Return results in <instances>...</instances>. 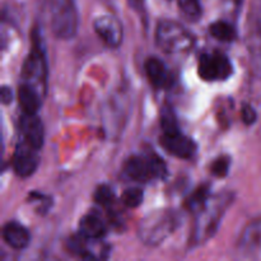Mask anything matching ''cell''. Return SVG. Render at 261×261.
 Returning a JSON list of instances; mask_svg holds the SVG:
<instances>
[{"instance_id":"10","label":"cell","mask_w":261,"mask_h":261,"mask_svg":"<svg viewBox=\"0 0 261 261\" xmlns=\"http://www.w3.org/2000/svg\"><path fill=\"white\" fill-rule=\"evenodd\" d=\"M98 37L110 47H119L124 38V30L120 20L114 15H101L93 23Z\"/></svg>"},{"instance_id":"11","label":"cell","mask_w":261,"mask_h":261,"mask_svg":"<svg viewBox=\"0 0 261 261\" xmlns=\"http://www.w3.org/2000/svg\"><path fill=\"white\" fill-rule=\"evenodd\" d=\"M20 132L24 142L35 149H41L45 140L43 124L37 114H23L20 117Z\"/></svg>"},{"instance_id":"22","label":"cell","mask_w":261,"mask_h":261,"mask_svg":"<svg viewBox=\"0 0 261 261\" xmlns=\"http://www.w3.org/2000/svg\"><path fill=\"white\" fill-rule=\"evenodd\" d=\"M93 198L98 205L109 206L114 201V193L109 185H99L94 191Z\"/></svg>"},{"instance_id":"4","label":"cell","mask_w":261,"mask_h":261,"mask_svg":"<svg viewBox=\"0 0 261 261\" xmlns=\"http://www.w3.org/2000/svg\"><path fill=\"white\" fill-rule=\"evenodd\" d=\"M155 42L167 54H182L191 48L194 36L185 27L173 20H162L157 25Z\"/></svg>"},{"instance_id":"14","label":"cell","mask_w":261,"mask_h":261,"mask_svg":"<svg viewBox=\"0 0 261 261\" xmlns=\"http://www.w3.org/2000/svg\"><path fill=\"white\" fill-rule=\"evenodd\" d=\"M18 99L23 114H37L42 103V94L38 88L22 82L18 89Z\"/></svg>"},{"instance_id":"25","label":"cell","mask_w":261,"mask_h":261,"mask_svg":"<svg viewBox=\"0 0 261 261\" xmlns=\"http://www.w3.org/2000/svg\"><path fill=\"white\" fill-rule=\"evenodd\" d=\"M0 96H2V102L4 105H8L12 102L13 99V92L8 86H3L2 91H0Z\"/></svg>"},{"instance_id":"12","label":"cell","mask_w":261,"mask_h":261,"mask_svg":"<svg viewBox=\"0 0 261 261\" xmlns=\"http://www.w3.org/2000/svg\"><path fill=\"white\" fill-rule=\"evenodd\" d=\"M145 74L155 88H167L172 84V74L166 64L157 58H149L145 61Z\"/></svg>"},{"instance_id":"13","label":"cell","mask_w":261,"mask_h":261,"mask_svg":"<svg viewBox=\"0 0 261 261\" xmlns=\"http://www.w3.org/2000/svg\"><path fill=\"white\" fill-rule=\"evenodd\" d=\"M239 250L245 255H254L261 250V219L251 222L242 232Z\"/></svg>"},{"instance_id":"7","label":"cell","mask_w":261,"mask_h":261,"mask_svg":"<svg viewBox=\"0 0 261 261\" xmlns=\"http://www.w3.org/2000/svg\"><path fill=\"white\" fill-rule=\"evenodd\" d=\"M198 71L203 81H224L232 75L233 65L224 54L219 53V51H212V53H205L200 56Z\"/></svg>"},{"instance_id":"2","label":"cell","mask_w":261,"mask_h":261,"mask_svg":"<svg viewBox=\"0 0 261 261\" xmlns=\"http://www.w3.org/2000/svg\"><path fill=\"white\" fill-rule=\"evenodd\" d=\"M180 214L175 211H157L142 219L138 234L142 242L149 246H157L170 237L180 224Z\"/></svg>"},{"instance_id":"6","label":"cell","mask_w":261,"mask_h":261,"mask_svg":"<svg viewBox=\"0 0 261 261\" xmlns=\"http://www.w3.org/2000/svg\"><path fill=\"white\" fill-rule=\"evenodd\" d=\"M46 78H47V64L43 53L42 43L37 32H33L32 50L25 59L22 69V82L36 87L45 92Z\"/></svg>"},{"instance_id":"23","label":"cell","mask_w":261,"mask_h":261,"mask_svg":"<svg viewBox=\"0 0 261 261\" xmlns=\"http://www.w3.org/2000/svg\"><path fill=\"white\" fill-rule=\"evenodd\" d=\"M229 167H231V158L228 155H222L212 166V172L217 177H224L228 173Z\"/></svg>"},{"instance_id":"15","label":"cell","mask_w":261,"mask_h":261,"mask_svg":"<svg viewBox=\"0 0 261 261\" xmlns=\"http://www.w3.org/2000/svg\"><path fill=\"white\" fill-rule=\"evenodd\" d=\"M3 239L8 246L15 250H22L30 245L31 237L27 229L17 222H9L3 228Z\"/></svg>"},{"instance_id":"16","label":"cell","mask_w":261,"mask_h":261,"mask_svg":"<svg viewBox=\"0 0 261 261\" xmlns=\"http://www.w3.org/2000/svg\"><path fill=\"white\" fill-rule=\"evenodd\" d=\"M79 233L91 241L101 240L106 234V224L98 214L89 213L79 222Z\"/></svg>"},{"instance_id":"21","label":"cell","mask_w":261,"mask_h":261,"mask_svg":"<svg viewBox=\"0 0 261 261\" xmlns=\"http://www.w3.org/2000/svg\"><path fill=\"white\" fill-rule=\"evenodd\" d=\"M143 199H144V193L142 189L130 188L124 191L121 200L127 208H138L143 203Z\"/></svg>"},{"instance_id":"18","label":"cell","mask_w":261,"mask_h":261,"mask_svg":"<svg viewBox=\"0 0 261 261\" xmlns=\"http://www.w3.org/2000/svg\"><path fill=\"white\" fill-rule=\"evenodd\" d=\"M209 32L213 37L219 41H223V42H231V41L236 40V30L231 23L226 22V20H217V22L212 23L209 27Z\"/></svg>"},{"instance_id":"24","label":"cell","mask_w":261,"mask_h":261,"mask_svg":"<svg viewBox=\"0 0 261 261\" xmlns=\"http://www.w3.org/2000/svg\"><path fill=\"white\" fill-rule=\"evenodd\" d=\"M241 117L242 121L245 122L246 125H252L255 121H256V111L254 110V107L249 103H244L242 105V110H241Z\"/></svg>"},{"instance_id":"1","label":"cell","mask_w":261,"mask_h":261,"mask_svg":"<svg viewBox=\"0 0 261 261\" xmlns=\"http://www.w3.org/2000/svg\"><path fill=\"white\" fill-rule=\"evenodd\" d=\"M233 201V194L222 193L209 199L208 204L196 214V222L191 234V245L199 246L205 244L216 234L222 218Z\"/></svg>"},{"instance_id":"5","label":"cell","mask_w":261,"mask_h":261,"mask_svg":"<svg viewBox=\"0 0 261 261\" xmlns=\"http://www.w3.org/2000/svg\"><path fill=\"white\" fill-rule=\"evenodd\" d=\"M51 28L60 40H70L79 25L78 12L73 0H50Z\"/></svg>"},{"instance_id":"9","label":"cell","mask_w":261,"mask_h":261,"mask_svg":"<svg viewBox=\"0 0 261 261\" xmlns=\"http://www.w3.org/2000/svg\"><path fill=\"white\" fill-rule=\"evenodd\" d=\"M38 165L40 157L37 154V149L25 142L18 145L13 155V170L17 176L22 178L30 177L36 172Z\"/></svg>"},{"instance_id":"26","label":"cell","mask_w":261,"mask_h":261,"mask_svg":"<svg viewBox=\"0 0 261 261\" xmlns=\"http://www.w3.org/2000/svg\"><path fill=\"white\" fill-rule=\"evenodd\" d=\"M232 2H233V3H234V4H237V5H241L242 0H232Z\"/></svg>"},{"instance_id":"8","label":"cell","mask_w":261,"mask_h":261,"mask_svg":"<svg viewBox=\"0 0 261 261\" xmlns=\"http://www.w3.org/2000/svg\"><path fill=\"white\" fill-rule=\"evenodd\" d=\"M161 144L170 154L181 158V160H189V158L194 157V154L196 153L195 142L182 134L180 127L163 132L162 137H161Z\"/></svg>"},{"instance_id":"3","label":"cell","mask_w":261,"mask_h":261,"mask_svg":"<svg viewBox=\"0 0 261 261\" xmlns=\"http://www.w3.org/2000/svg\"><path fill=\"white\" fill-rule=\"evenodd\" d=\"M124 175L138 182H148L153 178H165L167 176L166 162L157 153L133 155L125 162Z\"/></svg>"},{"instance_id":"20","label":"cell","mask_w":261,"mask_h":261,"mask_svg":"<svg viewBox=\"0 0 261 261\" xmlns=\"http://www.w3.org/2000/svg\"><path fill=\"white\" fill-rule=\"evenodd\" d=\"M181 12L190 20H198L201 15L200 0H177Z\"/></svg>"},{"instance_id":"17","label":"cell","mask_w":261,"mask_h":261,"mask_svg":"<svg viewBox=\"0 0 261 261\" xmlns=\"http://www.w3.org/2000/svg\"><path fill=\"white\" fill-rule=\"evenodd\" d=\"M211 188L209 185H201L191 194L190 196L186 200L185 206L189 212L191 213H196L198 214L204 206L208 204L209 199H211Z\"/></svg>"},{"instance_id":"19","label":"cell","mask_w":261,"mask_h":261,"mask_svg":"<svg viewBox=\"0 0 261 261\" xmlns=\"http://www.w3.org/2000/svg\"><path fill=\"white\" fill-rule=\"evenodd\" d=\"M88 241H91V240L86 239L83 234L78 233L71 236L66 242V245H68V250L71 254L78 255V256L84 257V259H92L93 255H92V251H89Z\"/></svg>"}]
</instances>
